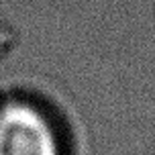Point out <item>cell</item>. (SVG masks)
<instances>
[{"label": "cell", "instance_id": "1", "mask_svg": "<svg viewBox=\"0 0 155 155\" xmlns=\"http://www.w3.org/2000/svg\"><path fill=\"white\" fill-rule=\"evenodd\" d=\"M0 155H65L59 127L31 100L0 104Z\"/></svg>", "mask_w": 155, "mask_h": 155}]
</instances>
